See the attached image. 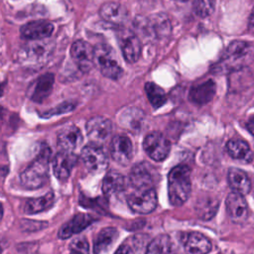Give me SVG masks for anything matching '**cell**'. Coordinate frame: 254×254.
I'll return each instance as SVG.
<instances>
[{
  "mask_svg": "<svg viewBox=\"0 0 254 254\" xmlns=\"http://www.w3.org/2000/svg\"><path fill=\"white\" fill-rule=\"evenodd\" d=\"M254 58L253 47L243 41H233L215 64V72H229L248 65Z\"/></svg>",
  "mask_w": 254,
  "mask_h": 254,
  "instance_id": "cell-1",
  "label": "cell"
},
{
  "mask_svg": "<svg viewBox=\"0 0 254 254\" xmlns=\"http://www.w3.org/2000/svg\"><path fill=\"white\" fill-rule=\"evenodd\" d=\"M191 190L190 172L188 166L179 165L171 170L168 176V194L170 202L179 206L189 198Z\"/></svg>",
  "mask_w": 254,
  "mask_h": 254,
  "instance_id": "cell-2",
  "label": "cell"
},
{
  "mask_svg": "<svg viewBox=\"0 0 254 254\" xmlns=\"http://www.w3.org/2000/svg\"><path fill=\"white\" fill-rule=\"evenodd\" d=\"M50 149L42 148L38 157L21 173V184L30 190L41 188L48 180Z\"/></svg>",
  "mask_w": 254,
  "mask_h": 254,
  "instance_id": "cell-3",
  "label": "cell"
},
{
  "mask_svg": "<svg viewBox=\"0 0 254 254\" xmlns=\"http://www.w3.org/2000/svg\"><path fill=\"white\" fill-rule=\"evenodd\" d=\"M94 64L99 71L110 79H118L123 74L116 53L106 44H98L94 47Z\"/></svg>",
  "mask_w": 254,
  "mask_h": 254,
  "instance_id": "cell-4",
  "label": "cell"
},
{
  "mask_svg": "<svg viewBox=\"0 0 254 254\" xmlns=\"http://www.w3.org/2000/svg\"><path fill=\"white\" fill-rule=\"evenodd\" d=\"M129 207L137 213L147 214L152 212L157 206V194L154 188L134 190L128 196Z\"/></svg>",
  "mask_w": 254,
  "mask_h": 254,
  "instance_id": "cell-5",
  "label": "cell"
},
{
  "mask_svg": "<svg viewBox=\"0 0 254 254\" xmlns=\"http://www.w3.org/2000/svg\"><path fill=\"white\" fill-rule=\"evenodd\" d=\"M143 148L151 159L161 162L168 157L171 144L163 134L159 132H152L145 137L143 141Z\"/></svg>",
  "mask_w": 254,
  "mask_h": 254,
  "instance_id": "cell-6",
  "label": "cell"
},
{
  "mask_svg": "<svg viewBox=\"0 0 254 254\" xmlns=\"http://www.w3.org/2000/svg\"><path fill=\"white\" fill-rule=\"evenodd\" d=\"M70 56L81 71L87 72L94 65V48L85 41H75L71 45Z\"/></svg>",
  "mask_w": 254,
  "mask_h": 254,
  "instance_id": "cell-7",
  "label": "cell"
},
{
  "mask_svg": "<svg viewBox=\"0 0 254 254\" xmlns=\"http://www.w3.org/2000/svg\"><path fill=\"white\" fill-rule=\"evenodd\" d=\"M112 123L109 119L102 116H95L86 123V133L91 143L102 146L110 137Z\"/></svg>",
  "mask_w": 254,
  "mask_h": 254,
  "instance_id": "cell-8",
  "label": "cell"
},
{
  "mask_svg": "<svg viewBox=\"0 0 254 254\" xmlns=\"http://www.w3.org/2000/svg\"><path fill=\"white\" fill-rule=\"evenodd\" d=\"M117 39L125 61L130 64L137 62L141 55V43L137 36L123 29L118 32Z\"/></svg>",
  "mask_w": 254,
  "mask_h": 254,
  "instance_id": "cell-9",
  "label": "cell"
},
{
  "mask_svg": "<svg viewBox=\"0 0 254 254\" xmlns=\"http://www.w3.org/2000/svg\"><path fill=\"white\" fill-rule=\"evenodd\" d=\"M81 159L84 166L90 171H101L107 165V156L100 145L87 144L81 151Z\"/></svg>",
  "mask_w": 254,
  "mask_h": 254,
  "instance_id": "cell-10",
  "label": "cell"
},
{
  "mask_svg": "<svg viewBox=\"0 0 254 254\" xmlns=\"http://www.w3.org/2000/svg\"><path fill=\"white\" fill-rule=\"evenodd\" d=\"M226 211L230 219L235 223H242L248 216V204L244 198V195L231 192L227 195L225 200Z\"/></svg>",
  "mask_w": 254,
  "mask_h": 254,
  "instance_id": "cell-11",
  "label": "cell"
},
{
  "mask_svg": "<svg viewBox=\"0 0 254 254\" xmlns=\"http://www.w3.org/2000/svg\"><path fill=\"white\" fill-rule=\"evenodd\" d=\"M181 242L185 254H206L211 249L209 239L198 232L184 233Z\"/></svg>",
  "mask_w": 254,
  "mask_h": 254,
  "instance_id": "cell-12",
  "label": "cell"
},
{
  "mask_svg": "<svg viewBox=\"0 0 254 254\" xmlns=\"http://www.w3.org/2000/svg\"><path fill=\"white\" fill-rule=\"evenodd\" d=\"M110 153L114 161L126 166L133 157L132 142L127 136L117 135L111 141Z\"/></svg>",
  "mask_w": 254,
  "mask_h": 254,
  "instance_id": "cell-13",
  "label": "cell"
},
{
  "mask_svg": "<svg viewBox=\"0 0 254 254\" xmlns=\"http://www.w3.org/2000/svg\"><path fill=\"white\" fill-rule=\"evenodd\" d=\"M54 31V25L46 20L29 22L21 27V36L32 41H42L49 38Z\"/></svg>",
  "mask_w": 254,
  "mask_h": 254,
  "instance_id": "cell-14",
  "label": "cell"
},
{
  "mask_svg": "<svg viewBox=\"0 0 254 254\" xmlns=\"http://www.w3.org/2000/svg\"><path fill=\"white\" fill-rule=\"evenodd\" d=\"M154 179L151 167L145 163L135 165L129 175V181L134 190L153 188Z\"/></svg>",
  "mask_w": 254,
  "mask_h": 254,
  "instance_id": "cell-15",
  "label": "cell"
},
{
  "mask_svg": "<svg viewBox=\"0 0 254 254\" xmlns=\"http://www.w3.org/2000/svg\"><path fill=\"white\" fill-rule=\"evenodd\" d=\"M100 17L111 24L122 25L128 19L127 9L117 2H105L99 8Z\"/></svg>",
  "mask_w": 254,
  "mask_h": 254,
  "instance_id": "cell-16",
  "label": "cell"
},
{
  "mask_svg": "<svg viewBox=\"0 0 254 254\" xmlns=\"http://www.w3.org/2000/svg\"><path fill=\"white\" fill-rule=\"evenodd\" d=\"M82 142V135L80 130L74 126L69 125L64 127L58 135V145L64 152H73Z\"/></svg>",
  "mask_w": 254,
  "mask_h": 254,
  "instance_id": "cell-17",
  "label": "cell"
},
{
  "mask_svg": "<svg viewBox=\"0 0 254 254\" xmlns=\"http://www.w3.org/2000/svg\"><path fill=\"white\" fill-rule=\"evenodd\" d=\"M76 158L71 152L62 151L53 160V171L59 180L67 179L75 164Z\"/></svg>",
  "mask_w": 254,
  "mask_h": 254,
  "instance_id": "cell-18",
  "label": "cell"
},
{
  "mask_svg": "<svg viewBox=\"0 0 254 254\" xmlns=\"http://www.w3.org/2000/svg\"><path fill=\"white\" fill-rule=\"evenodd\" d=\"M94 221V217L86 213H78L71 220L64 223L59 230V237L62 239L68 238L73 234L79 233Z\"/></svg>",
  "mask_w": 254,
  "mask_h": 254,
  "instance_id": "cell-19",
  "label": "cell"
},
{
  "mask_svg": "<svg viewBox=\"0 0 254 254\" xmlns=\"http://www.w3.org/2000/svg\"><path fill=\"white\" fill-rule=\"evenodd\" d=\"M215 94V83L209 79L193 86L190 91V100L197 105L209 102Z\"/></svg>",
  "mask_w": 254,
  "mask_h": 254,
  "instance_id": "cell-20",
  "label": "cell"
},
{
  "mask_svg": "<svg viewBox=\"0 0 254 254\" xmlns=\"http://www.w3.org/2000/svg\"><path fill=\"white\" fill-rule=\"evenodd\" d=\"M54 84V74L46 73L40 76L30 89V97L32 100L36 102H41L45 98H47L52 89Z\"/></svg>",
  "mask_w": 254,
  "mask_h": 254,
  "instance_id": "cell-21",
  "label": "cell"
},
{
  "mask_svg": "<svg viewBox=\"0 0 254 254\" xmlns=\"http://www.w3.org/2000/svg\"><path fill=\"white\" fill-rule=\"evenodd\" d=\"M228 184L234 192L242 195L247 194L251 190V182L248 176L240 169L231 168L228 171Z\"/></svg>",
  "mask_w": 254,
  "mask_h": 254,
  "instance_id": "cell-22",
  "label": "cell"
},
{
  "mask_svg": "<svg viewBox=\"0 0 254 254\" xmlns=\"http://www.w3.org/2000/svg\"><path fill=\"white\" fill-rule=\"evenodd\" d=\"M118 236V232L113 227L103 228L98 232L94 239L93 252L94 254H104L106 253Z\"/></svg>",
  "mask_w": 254,
  "mask_h": 254,
  "instance_id": "cell-23",
  "label": "cell"
},
{
  "mask_svg": "<svg viewBox=\"0 0 254 254\" xmlns=\"http://www.w3.org/2000/svg\"><path fill=\"white\" fill-rule=\"evenodd\" d=\"M226 150L230 157L243 162H251L253 160V154L249 145L240 139L229 140L226 144Z\"/></svg>",
  "mask_w": 254,
  "mask_h": 254,
  "instance_id": "cell-24",
  "label": "cell"
},
{
  "mask_svg": "<svg viewBox=\"0 0 254 254\" xmlns=\"http://www.w3.org/2000/svg\"><path fill=\"white\" fill-rule=\"evenodd\" d=\"M125 189L124 177L116 172H109L103 179L102 190L107 196H114L121 193Z\"/></svg>",
  "mask_w": 254,
  "mask_h": 254,
  "instance_id": "cell-25",
  "label": "cell"
},
{
  "mask_svg": "<svg viewBox=\"0 0 254 254\" xmlns=\"http://www.w3.org/2000/svg\"><path fill=\"white\" fill-rule=\"evenodd\" d=\"M146 254H176V248L170 236L162 234L150 242Z\"/></svg>",
  "mask_w": 254,
  "mask_h": 254,
  "instance_id": "cell-26",
  "label": "cell"
},
{
  "mask_svg": "<svg viewBox=\"0 0 254 254\" xmlns=\"http://www.w3.org/2000/svg\"><path fill=\"white\" fill-rule=\"evenodd\" d=\"M54 203V193L49 192L44 196L32 198L26 201L24 210L28 214H34L50 208Z\"/></svg>",
  "mask_w": 254,
  "mask_h": 254,
  "instance_id": "cell-27",
  "label": "cell"
},
{
  "mask_svg": "<svg viewBox=\"0 0 254 254\" xmlns=\"http://www.w3.org/2000/svg\"><path fill=\"white\" fill-rule=\"evenodd\" d=\"M145 91L147 97L154 108H159L167 101V96L163 88L154 82H147L145 84Z\"/></svg>",
  "mask_w": 254,
  "mask_h": 254,
  "instance_id": "cell-28",
  "label": "cell"
},
{
  "mask_svg": "<svg viewBox=\"0 0 254 254\" xmlns=\"http://www.w3.org/2000/svg\"><path fill=\"white\" fill-rule=\"evenodd\" d=\"M214 7V0H194V12L200 17L208 16Z\"/></svg>",
  "mask_w": 254,
  "mask_h": 254,
  "instance_id": "cell-29",
  "label": "cell"
},
{
  "mask_svg": "<svg viewBox=\"0 0 254 254\" xmlns=\"http://www.w3.org/2000/svg\"><path fill=\"white\" fill-rule=\"evenodd\" d=\"M69 254H89V245L84 237H77L69 245Z\"/></svg>",
  "mask_w": 254,
  "mask_h": 254,
  "instance_id": "cell-30",
  "label": "cell"
},
{
  "mask_svg": "<svg viewBox=\"0 0 254 254\" xmlns=\"http://www.w3.org/2000/svg\"><path fill=\"white\" fill-rule=\"evenodd\" d=\"M246 128L252 135H254V114L249 117V119L246 123Z\"/></svg>",
  "mask_w": 254,
  "mask_h": 254,
  "instance_id": "cell-31",
  "label": "cell"
},
{
  "mask_svg": "<svg viewBox=\"0 0 254 254\" xmlns=\"http://www.w3.org/2000/svg\"><path fill=\"white\" fill-rule=\"evenodd\" d=\"M115 254H133V252L128 245H122L118 248Z\"/></svg>",
  "mask_w": 254,
  "mask_h": 254,
  "instance_id": "cell-32",
  "label": "cell"
},
{
  "mask_svg": "<svg viewBox=\"0 0 254 254\" xmlns=\"http://www.w3.org/2000/svg\"><path fill=\"white\" fill-rule=\"evenodd\" d=\"M2 217H3V206H2V204L0 203V221H1Z\"/></svg>",
  "mask_w": 254,
  "mask_h": 254,
  "instance_id": "cell-33",
  "label": "cell"
},
{
  "mask_svg": "<svg viewBox=\"0 0 254 254\" xmlns=\"http://www.w3.org/2000/svg\"><path fill=\"white\" fill-rule=\"evenodd\" d=\"M174 1H180V2H185V1H187V0H174Z\"/></svg>",
  "mask_w": 254,
  "mask_h": 254,
  "instance_id": "cell-34",
  "label": "cell"
},
{
  "mask_svg": "<svg viewBox=\"0 0 254 254\" xmlns=\"http://www.w3.org/2000/svg\"><path fill=\"white\" fill-rule=\"evenodd\" d=\"M0 254H1V248H0Z\"/></svg>",
  "mask_w": 254,
  "mask_h": 254,
  "instance_id": "cell-35",
  "label": "cell"
}]
</instances>
